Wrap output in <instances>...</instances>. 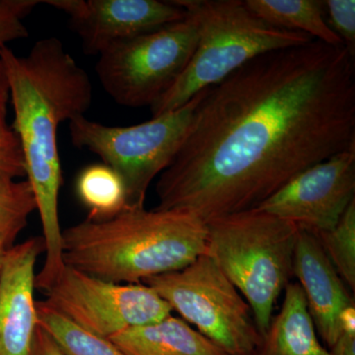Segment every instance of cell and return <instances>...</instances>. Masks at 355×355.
<instances>
[{"mask_svg": "<svg viewBox=\"0 0 355 355\" xmlns=\"http://www.w3.org/2000/svg\"><path fill=\"white\" fill-rule=\"evenodd\" d=\"M207 223L183 209H125L62 230L65 266L114 284H142L205 254Z\"/></svg>", "mask_w": 355, "mask_h": 355, "instance_id": "3957f363", "label": "cell"}, {"mask_svg": "<svg viewBox=\"0 0 355 355\" xmlns=\"http://www.w3.org/2000/svg\"><path fill=\"white\" fill-rule=\"evenodd\" d=\"M175 2L195 21L198 43L177 83L150 107L153 118L181 108L254 58L313 41L303 33L268 24L241 0Z\"/></svg>", "mask_w": 355, "mask_h": 355, "instance_id": "277c9868", "label": "cell"}, {"mask_svg": "<svg viewBox=\"0 0 355 355\" xmlns=\"http://www.w3.org/2000/svg\"><path fill=\"white\" fill-rule=\"evenodd\" d=\"M46 304L72 323L110 338L172 315L157 292L144 284H114L65 266L46 292Z\"/></svg>", "mask_w": 355, "mask_h": 355, "instance_id": "9c48e42d", "label": "cell"}, {"mask_svg": "<svg viewBox=\"0 0 355 355\" xmlns=\"http://www.w3.org/2000/svg\"><path fill=\"white\" fill-rule=\"evenodd\" d=\"M197 43V26L187 14L184 19L110 46L98 55L96 73L119 105L151 107L177 83Z\"/></svg>", "mask_w": 355, "mask_h": 355, "instance_id": "ba28073f", "label": "cell"}, {"mask_svg": "<svg viewBox=\"0 0 355 355\" xmlns=\"http://www.w3.org/2000/svg\"><path fill=\"white\" fill-rule=\"evenodd\" d=\"M200 94L181 108L130 127H109L78 116L69 121L74 146L99 156L121 177L127 209L144 207L147 191L175 158L190 128Z\"/></svg>", "mask_w": 355, "mask_h": 355, "instance_id": "8992f818", "label": "cell"}, {"mask_svg": "<svg viewBox=\"0 0 355 355\" xmlns=\"http://www.w3.org/2000/svg\"><path fill=\"white\" fill-rule=\"evenodd\" d=\"M127 355H227L181 318L128 329L110 338Z\"/></svg>", "mask_w": 355, "mask_h": 355, "instance_id": "5bb4252c", "label": "cell"}, {"mask_svg": "<svg viewBox=\"0 0 355 355\" xmlns=\"http://www.w3.org/2000/svg\"><path fill=\"white\" fill-rule=\"evenodd\" d=\"M31 355H67L53 338L41 327H37L33 340Z\"/></svg>", "mask_w": 355, "mask_h": 355, "instance_id": "d4e9b609", "label": "cell"}, {"mask_svg": "<svg viewBox=\"0 0 355 355\" xmlns=\"http://www.w3.org/2000/svg\"><path fill=\"white\" fill-rule=\"evenodd\" d=\"M331 355H355V305L343 310L340 317V333L330 349Z\"/></svg>", "mask_w": 355, "mask_h": 355, "instance_id": "cb8c5ba5", "label": "cell"}, {"mask_svg": "<svg viewBox=\"0 0 355 355\" xmlns=\"http://www.w3.org/2000/svg\"><path fill=\"white\" fill-rule=\"evenodd\" d=\"M314 234L345 286L354 291L355 200L350 203L335 227Z\"/></svg>", "mask_w": 355, "mask_h": 355, "instance_id": "ffe728a7", "label": "cell"}, {"mask_svg": "<svg viewBox=\"0 0 355 355\" xmlns=\"http://www.w3.org/2000/svg\"><path fill=\"white\" fill-rule=\"evenodd\" d=\"M0 58L13 107L12 130L19 140L26 180L36 196L46 248V260L35 286L46 291L65 266L58 214L62 184L58 127L90 109L92 83L55 37L39 40L26 55H17L7 46Z\"/></svg>", "mask_w": 355, "mask_h": 355, "instance_id": "7a4b0ae2", "label": "cell"}, {"mask_svg": "<svg viewBox=\"0 0 355 355\" xmlns=\"http://www.w3.org/2000/svg\"><path fill=\"white\" fill-rule=\"evenodd\" d=\"M293 275L302 289L318 336L331 349L340 333L343 310L354 299L329 260L316 235L299 227L293 256Z\"/></svg>", "mask_w": 355, "mask_h": 355, "instance_id": "4fadbf2b", "label": "cell"}, {"mask_svg": "<svg viewBox=\"0 0 355 355\" xmlns=\"http://www.w3.org/2000/svg\"><path fill=\"white\" fill-rule=\"evenodd\" d=\"M9 101H10V94H9L8 79H7L3 62L0 58V127L7 125V106Z\"/></svg>", "mask_w": 355, "mask_h": 355, "instance_id": "484cf974", "label": "cell"}, {"mask_svg": "<svg viewBox=\"0 0 355 355\" xmlns=\"http://www.w3.org/2000/svg\"><path fill=\"white\" fill-rule=\"evenodd\" d=\"M37 315L39 326L67 355H127L110 338L84 330L44 301H37Z\"/></svg>", "mask_w": 355, "mask_h": 355, "instance_id": "ac0fdd59", "label": "cell"}, {"mask_svg": "<svg viewBox=\"0 0 355 355\" xmlns=\"http://www.w3.org/2000/svg\"><path fill=\"white\" fill-rule=\"evenodd\" d=\"M25 166L17 135L8 125L0 127V178H25Z\"/></svg>", "mask_w": 355, "mask_h": 355, "instance_id": "603a6c76", "label": "cell"}, {"mask_svg": "<svg viewBox=\"0 0 355 355\" xmlns=\"http://www.w3.org/2000/svg\"><path fill=\"white\" fill-rule=\"evenodd\" d=\"M46 252L42 236L3 254L0 270V355H31L38 327L35 268Z\"/></svg>", "mask_w": 355, "mask_h": 355, "instance_id": "7c38bea8", "label": "cell"}, {"mask_svg": "<svg viewBox=\"0 0 355 355\" xmlns=\"http://www.w3.org/2000/svg\"><path fill=\"white\" fill-rule=\"evenodd\" d=\"M207 227L205 254L242 294L263 338L293 277L299 226L254 209L214 219Z\"/></svg>", "mask_w": 355, "mask_h": 355, "instance_id": "5b68a950", "label": "cell"}, {"mask_svg": "<svg viewBox=\"0 0 355 355\" xmlns=\"http://www.w3.org/2000/svg\"><path fill=\"white\" fill-rule=\"evenodd\" d=\"M37 210V200L27 180L0 178V252L15 246L18 236L27 227Z\"/></svg>", "mask_w": 355, "mask_h": 355, "instance_id": "d6986e66", "label": "cell"}, {"mask_svg": "<svg viewBox=\"0 0 355 355\" xmlns=\"http://www.w3.org/2000/svg\"><path fill=\"white\" fill-rule=\"evenodd\" d=\"M41 0H0V53L7 44L29 36L24 19Z\"/></svg>", "mask_w": 355, "mask_h": 355, "instance_id": "44dd1931", "label": "cell"}, {"mask_svg": "<svg viewBox=\"0 0 355 355\" xmlns=\"http://www.w3.org/2000/svg\"><path fill=\"white\" fill-rule=\"evenodd\" d=\"M257 355H331L320 342L297 282L286 286L282 308L273 316Z\"/></svg>", "mask_w": 355, "mask_h": 355, "instance_id": "9a60e30c", "label": "cell"}, {"mask_svg": "<svg viewBox=\"0 0 355 355\" xmlns=\"http://www.w3.org/2000/svg\"><path fill=\"white\" fill-rule=\"evenodd\" d=\"M324 7L331 29L342 40L347 51L355 55L354 0H326Z\"/></svg>", "mask_w": 355, "mask_h": 355, "instance_id": "7402d4cb", "label": "cell"}, {"mask_svg": "<svg viewBox=\"0 0 355 355\" xmlns=\"http://www.w3.org/2000/svg\"><path fill=\"white\" fill-rule=\"evenodd\" d=\"M142 284L227 355H256L263 336L242 294L207 254Z\"/></svg>", "mask_w": 355, "mask_h": 355, "instance_id": "52a82bcc", "label": "cell"}, {"mask_svg": "<svg viewBox=\"0 0 355 355\" xmlns=\"http://www.w3.org/2000/svg\"><path fill=\"white\" fill-rule=\"evenodd\" d=\"M355 200V149L294 177L257 209L314 232L331 230Z\"/></svg>", "mask_w": 355, "mask_h": 355, "instance_id": "30bf717a", "label": "cell"}, {"mask_svg": "<svg viewBox=\"0 0 355 355\" xmlns=\"http://www.w3.org/2000/svg\"><path fill=\"white\" fill-rule=\"evenodd\" d=\"M3 254L0 252V270H1L2 259H3Z\"/></svg>", "mask_w": 355, "mask_h": 355, "instance_id": "4316f807", "label": "cell"}, {"mask_svg": "<svg viewBox=\"0 0 355 355\" xmlns=\"http://www.w3.org/2000/svg\"><path fill=\"white\" fill-rule=\"evenodd\" d=\"M257 355V354H256Z\"/></svg>", "mask_w": 355, "mask_h": 355, "instance_id": "83f0119b", "label": "cell"}, {"mask_svg": "<svg viewBox=\"0 0 355 355\" xmlns=\"http://www.w3.org/2000/svg\"><path fill=\"white\" fill-rule=\"evenodd\" d=\"M67 14L69 24L88 55L114 44L172 24L187 17L175 0H46Z\"/></svg>", "mask_w": 355, "mask_h": 355, "instance_id": "8fae6325", "label": "cell"}, {"mask_svg": "<svg viewBox=\"0 0 355 355\" xmlns=\"http://www.w3.org/2000/svg\"><path fill=\"white\" fill-rule=\"evenodd\" d=\"M252 12L280 29L303 33L313 40L331 46H343L331 29L319 0H246Z\"/></svg>", "mask_w": 355, "mask_h": 355, "instance_id": "2e32d148", "label": "cell"}, {"mask_svg": "<svg viewBox=\"0 0 355 355\" xmlns=\"http://www.w3.org/2000/svg\"><path fill=\"white\" fill-rule=\"evenodd\" d=\"M354 149V55L317 40L270 51L202 91L158 178L156 209L205 223L254 209L308 168Z\"/></svg>", "mask_w": 355, "mask_h": 355, "instance_id": "6da1fadb", "label": "cell"}, {"mask_svg": "<svg viewBox=\"0 0 355 355\" xmlns=\"http://www.w3.org/2000/svg\"><path fill=\"white\" fill-rule=\"evenodd\" d=\"M76 195L88 210L89 220H108L127 209L125 184L104 163L89 165L79 173Z\"/></svg>", "mask_w": 355, "mask_h": 355, "instance_id": "e0dca14e", "label": "cell"}]
</instances>
